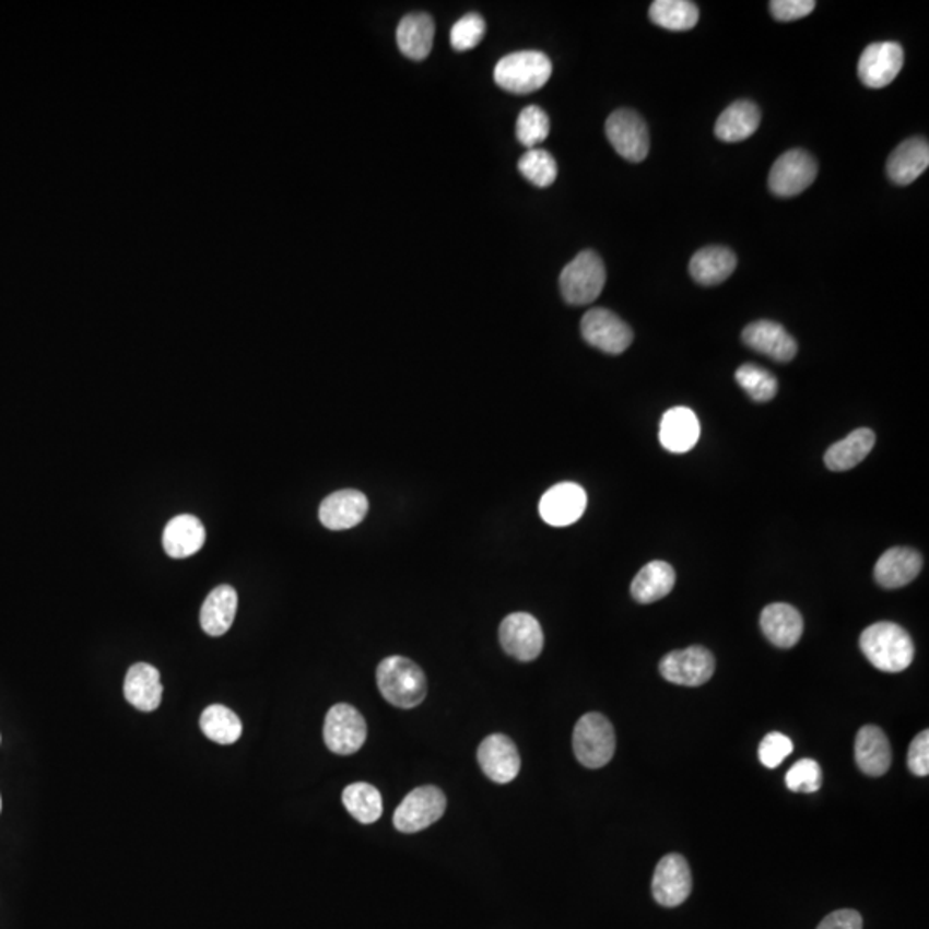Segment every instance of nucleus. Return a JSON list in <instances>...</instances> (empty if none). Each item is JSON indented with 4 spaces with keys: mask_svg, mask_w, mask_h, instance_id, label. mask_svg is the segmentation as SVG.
Instances as JSON below:
<instances>
[{
    "mask_svg": "<svg viewBox=\"0 0 929 929\" xmlns=\"http://www.w3.org/2000/svg\"><path fill=\"white\" fill-rule=\"evenodd\" d=\"M859 644L869 663L886 673H901L913 663V638L897 623L880 622L868 626Z\"/></svg>",
    "mask_w": 929,
    "mask_h": 929,
    "instance_id": "1",
    "label": "nucleus"
},
{
    "mask_svg": "<svg viewBox=\"0 0 929 929\" xmlns=\"http://www.w3.org/2000/svg\"><path fill=\"white\" fill-rule=\"evenodd\" d=\"M377 687L392 706L412 709L424 703L427 695V680L424 671L412 659L403 656H389L377 667Z\"/></svg>",
    "mask_w": 929,
    "mask_h": 929,
    "instance_id": "2",
    "label": "nucleus"
},
{
    "mask_svg": "<svg viewBox=\"0 0 929 929\" xmlns=\"http://www.w3.org/2000/svg\"><path fill=\"white\" fill-rule=\"evenodd\" d=\"M553 64L550 57L538 50L509 54L497 62L494 80L506 92L527 95L538 92L550 81Z\"/></svg>",
    "mask_w": 929,
    "mask_h": 929,
    "instance_id": "3",
    "label": "nucleus"
},
{
    "mask_svg": "<svg viewBox=\"0 0 929 929\" xmlns=\"http://www.w3.org/2000/svg\"><path fill=\"white\" fill-rule=\"evenodd\" d=\"M616 737L607 716L587 713L578 719L574 730V752L578 763L589 769L607 766L614 756Z\"/></svg>",
    "mask_w": 929,
    "mask_h": 929,
    "instance_id": "4",
    "label": "nucleus"
},
{
    "mask_svg": "<svg viewBox=\"0 0 929 929\" xmlns=\"http://www.w3.org/2000/svg\"><path fill=\"white\" fill-rule=\"evenodd\" d=\"M607 284V269L596 251L578 254L560 275V290L571 305H589L598 299Z\"/></svg>",
    "mask_w": 929,
    "mask_h": 929,
    "instance_id": "5",
    "label": "nucleus"
},
{
    "mask_svg": "<svg viewBox=\"0 0 929 929\" xmlns=\"http://www.w3.org/2000/svg\"><path fill=\"white\" fill-rule=\"evenodd\" d=\"M367 740V724L350 704H336L324 721V742L338 756H352Z\"/></svg>",
    "mask_w": 929,
    "mask_h": 929,
    "instance_id": "6",
    "label": "nucleus"
},
{
    "mask_svg": "<svg viewBox=\"0 0 929 929\" xmlns=\"http://www.w3.org/2000/svg\"><path fill=\"white\" fill-rule=\"evenodd\" d=\"M446 811V796L433 785L415 788L401 800L392 816V823L401 833H416L428 828L443 818Z\"/></svg>",
    "mask_w": 929,
    "mask_h": 929,
    "instance_id": "7",
    "label": "nucleus"
},
{
    "mask_svg": "<svg viewBox=\"0 0 929 929\" xmlns=\"http://www.w3.org/2000/svg\"><path fill=\"white\" fill-rule=\"evenodd\" d=\"M816 176L818 164L809 152L800 149L788 150L769 170V190L776 197L790 199L808 190Z\"/></svg>",
    "mask_w": 929,
    "mask_h": 929,
    "instance_id": "8",
    "label": "nucleus"
},
{
    "mask_svg": "<svg viewBox=\"0 0 929 929\" xmlns=\"http://www.w3.org/2000/svg\"><path fill=\"white\" fill-rule=\"evenodd\" d=\"M715 656L706 647L692 646L673 650L659 663V671L668 682L683 687H701L715 673Z\"/></svg>",
    "mask_w": 929,
    "mask_h": 929,
    "instance_id": "9",
    "label": "nucleus"
},
{
    "mask_svg": "<svg viewBox=\"0 0 929 929\" xmlns=\"http://www.w3.org/2000/svg\"><path fill=\"white\" fill-rule=\"evenodd\" d=\"M584 340L608 355H620L631 346L634 332L625 320L608 308H592L580 322Z\"/></svg>",
    "mask_w": 929,
    "mask_h": 929,
    "instance_id": "10",
    "label": "nucleus"
},
{
    "mask_svg": "<svg viewBox=\"0 0 929 929\" xmlns=\"http://www.w3.org/2000/svg\"><path fill=\"white\" fill-rule=\"evenodd\" d=\"M607 137L626 161L643 162L649 154V131L635 110H614L607 121Z\"/></svg>",
    "mask_w": 929,
    "mask_h": 929,
    "instance_id": "11",
    "label": "nucleus"
},
{
    "mask_svg": "<svg viewBox=\"0 0 929 929\" xmlns=\"http://www.w3.org/2000/svg\"><path fill=\"white\" fill-rule=\"evenodd\" d=\"M499 643L518 661L538 659L544 647L541 623L529 613L508 614L499 626Z\"/></svg>",
    "mask_w": 929,
    "mask_h": 929,
    "instance_id": "12",
    "label": "nucleus"
},
{
    "mask_svg": "<svg viewBox=\"0 0 929 929\" xmlns=\"http://www.w3.org/2000/svg\"><path fill=\"white\" fill-rule=\"evenodd\" d=\"M692 892V874L685 857L668 854L656 866L652 895L663 907H679Z\"/></svg>",
    "mask_w": 929,
    "mask_h": 929,
    "instance_id": "13",
    "label": "nucleus"
},
{
    "mask_svg": "<svg viewBox=\"0 0 929 929\" xmlns=\"http://www.w3.org/2000/svg\"><path fill=\"white\" fill-rule=\"evenodd\" d=\"M904 66V50L895 42L869 45L859 59V78L868 89H885Z\"/></svg>",
    "mask_w": 929,
    "mask_h": 929,
    "instance_id": "14",
    "label": "nucleus"
},
{
    "mask_svg": "<svg viewBox=\"0 0 929 929\" xmlns=\"http://www.w3.org/2000/svg\"><path fill=\"white\" fill-rule=\"evenodd\" d=\"M478 761L484 775L494 784H509L521 768L520 752L509 737L503 733L485 737L479 745Z\"/></svg>",
    "mask_w": 929,
    "mask_h": 929,
    "instance_id": "15",
    "label": "nucleus"
},
{
    "mask_svg": "<svg viewBox=\"0 0 929 929\" xmlns=\"http://www.w3.org/2000/svg\"><path fill=\"white\" fill-rule=\"evenodd\" d=\"M586 506V491L574 482H563L545 491L539 503V514L550 526L566 527L583 517Z\"/></svg>",
    "mask_w": 929,
    "mask_h": 929,
    "instance_id": "16",
    "label": "nucleus"
},
{
    "mask_svg": "<svg viewBox=\"0 0 929 929\" xmlns=\"http://www.w3.org/2000/svg\"><path fill=\"white\" fill-rule=\"evenodd\" d=\"M743 343L754 352L763 353L775 362H790L797 355V343L780 324L757 320L749 324L742 332Z\"/></svg>",
    "mask_w": 929,
    "mask_h": 929,
    "instance_id": "17",
    "label": "nucleus"
},
{
    "mask_svg": "<svg viewBox=\"0 0 929 929\" xmlns=\"http://www.w3.org/2000/svg\"><path fill=\"white\" fill-rule=\"evenodd\" d=\"M367 514V496L355 490L336 491L319 508L320 524L329 530L353 529Z\"/></svg>",
    "mask_w": 929,
    "mask_h": 929,
    "instance_id": "18",
    "label": "nucleus"
},
{
    "mask_svg": "<svg viewBox=\"0 0 929 929\" xmlns=\"http://www.w3.org/2000/svg\"><path fill=\"white\" fill-rule=\"evenodd\" d=\"M922 568V556L910 548H892L881 554L874 566V578L885 589H901L913 583Z\"/></svg>",
    "mask_w": 929,
    "mask_h": 929,
    "instance_id": "19",
    "label": "nucleus"
},
{
    "mask_svg": "<svg viewBox=\"0 0 929 929\" xmlns=\"http://www.w3.org/2000/svg\"><path fill=\"white\" fill-rule=\"evenodd\" d=\"M761 628L769 643L781 649H790L802 637L804 622L796 608L785 602H773L761 613Z\"/></svg>",
    "mask_w": 929,
    "mask_h": 929,
    "instance_id": "20",
    "label": "nucleus"
},
{
    "mask_svg": "<svg viewBox=\"0 0 929 929\" xmlns=\"http://www.w3.org/2000/svg\"><path fill=\"white\" fill-rule=\"evenodd\" d=\"M701 425L687 407L668 410L659 424V443L670 452H687L699 440Z\"/></svg>",
    "mask_w": 929,
    "mask_h": 929,
    "instance_id": "21",
    "label": "nucleus"
},
{
    "mask_svg": "<svg viewBox=\"0 0 929 929\" xmlns=\"http://www.w3.org/2000/svg\"><path fill=\"white\" fill-rule=\"evenodd\" d=\"M929 166V145L926 138L905 140L893 150L886 170L895 185L907 186L916 181Z\"/></svg>",
    "mask_w": 929,
    "mask_h": 929,
    "instance_id": "22",
    "label": "nucleus"
},
{
    "mask_svg": "<svg viewBox=\"0 0 929 929\" xmlns=\"http://www.w3.org/2000/svg\"><path fill=\"white\" fill-rule=\"evenodd\" d=\"M203 542H205V527L193 515L174 517L162 536L164 551L174 560L193 556L202 550Z\"/></svg>",
    "mask_w": 929,
    "mask_h": 929,
    "instance_id": "23",
    "label": "nucleus"
},
{
    "mask_svg": "<svg viewBox=\"0 0 929 929\" xmlns=\"http://www.w3.org/2000/svg\"><path fill=\"white\" fill-rule=\"evenodd\" d=\"M125 697L138 712H155L162 701L161 673L157 668L149 663L133 665L126 673Z\"/></svg>",
    "mask_w": 929,
    "mask_h": 929,
    "instance_id": "24",
    "label": "nucleus"
},
{
    "mask_svg": "<svg viewBox=\"0 0 929 929\" xmlns=\"http://www.w3.org/2000/svg\"><path fill=\"white\" fill-rule=\"evenodd\" d=\"M856 763L866 775H885L892 764V748L885 731L868 725L856 737Z\"/></svg>",
    "mask_w": 929,
    "mask_h": 929,
    "instance_id": "25",
    "label": "nucleus"
},
{
    "mask_svg": "<svg viewBox=\"0 0 929 929\" xmlns=\"http://www.w3.org/2000/svg\"><path fill=\"white\" fill-rule=\"evenodd\" d=\"M760 125L761 113L756 104L749 101L733 102L716 121L715 134L721 142L739 143L756 133Z\"/></svg>",
    "mask_w": 929,
    "mask_h": 929,
    "instance_id": "26",
    "label": "nucleus"
},
{
    "mask_svg": "<svg viewBox=\"0 0 929 929\" xmlns=\"http://www.w3.org/2000/svg\"><path fill=\"white\" fill-rule=\"evenodd\" d=\"M238 610V595L231 586H219L207 596L200 611V623L205 634L221 637L230 631Z\"/></svg>",
    "mask_w": 929,
    "mask_h": 929,
    "instance_id": "27",
    "label": "nucleus"
},
{
    "mask_svg": "<svg viewBox=\"0 0 929 929\" xmlns=\"http://www.w3.org/2000/svg\"><path fill=\"white\" fill-rule=\"evenodd\" d=\"M433 17L425 13H415L404 16L398 26L397 42L403 56L412 61H424L425 57L433 50L434 44Z\"/></svg>",
    "mask_w": 929,
    "mask_h": 929,
    "instance_id": "28",
    "label": "nucleus"
},
{
    "mask_svg": "<svg viewBox=\"0 0 929 929\" xmlns=\"http://www.w3.org/2000/svg\"><path fill=\"white\" fill-rule=\"evenodd\" d=\"M675 583L677 575L673 566L656 560V562L647 563L634 578L631 586L632 598L640 604H650L667 598L675 587Z\"/></svg>",
    "mask_w": 929,
    "mask_h": 929,
    "instance_id": "29",
    "label": "nucleus"
},
{
    "mask_svg": "<svg viewBox=\"0 0 929 929\" xmlns=\"http://www.w3.org/2000/svg\"><path fill=\"white\" fill-rule=\"evenodd\" d=\"M737 267V257L733 251L725 247H706L692 257V278L703 286H716L727 281Z\"/></svg>",
    "mask_w": 929,
    "mask_h": 929,
    "instance_id": "30",
    "label": "nucleus"
},
{
    "mask_svg": "<svg viewBox=\"0 0 929 929\" xmlns=\"http://www.w3.org/2000/svg\"><path fill=\"white\" fill-rule=\"evenodd\" d=\"M874 443H877V436L871 428H857L845 439L830 446L828 451L824 455V463L833 472H845V470L854 469L868 457L871 449L874 448Z\"/></svg>",
    "mask_w": 929,
    "mask_h": 929,
    "instance_id": "31",
    "label": "nucleus"
},
{
    "mask_svg": "<svg viewBox=\"0 0 929 929\" xmlns=\"http://www.w3.org/2000/svg\"><path fill=\"white\" fill-rule=\"evenodd\" d=\"M649 17L655 25L670 32H687L699 21V9L687 0H656L650 4Z\"/></svg>",
    "mask_w": 929,
    "mask_h": 929,
    "instance_id": "32",
    "label": "nucleus"
},
{
    "mask_svg": "<svg viewBox=\"0 0 929 929\" xmlns=\"http://www.w3.org/2000/svg\"><path fill=\"white\" fill-rule=\"evenodd\" d=\"M200 728L207 739L221 745L238 742L243 733L242 719L223 704H212L200 716Z\"/></svg>",
    "mask_w": 929,
    "mask_h": 929,
    "instance_id": "33",
    "label": "nucleus"
},
{
    "mask_svg": "<svg viewBox=\"0 0 929 929\" xmlns=\"http://www.w3.org/2000/svg\"><path fill=\"white\" fill-rule=\"evenodd\" d=\"M346 811L362 824L376 823L383 816V796L374 785L358 781L348 785L343 792Z\"/></svg>",
    "mask_w": 929,
    "mask_h": 929,
    "instance_id": "34",
    "label": "nucleus"
},
{
    "mask_svg": "<svg viewBox=\"0 0 929 929\" xmlns=\"http://www.w3.org/2000/svg\"><path fill=\"white\" fill-rule=\"evenodd\" d=\"M736 380L740 388L748 392L757 403L773 400L778 391V383L772 372L756 364L740 365L736 372Z\"/></svg>",
    "mask_w": 929,
    "mask_h": 929,
    "instance_id": "35",
    "label": "nucleus"
},
{
    "mask_svg": "<svg viewBox=\"0 0 929 929\" xmlns=\"http://www.w3.org/2000/svg\"><path fill=\"white\" fill-rule=\"evenodd\" d=\"M518 170L533 186L548 188L556 181L557 164L550 152L532 149L527 154L521 155L520 161H518Z\"/></svg>",
    "mask_w": 929,
    "mask_h": 929,
    "instance_id": "36",
    "label": "nucleus"
},
{
    "mask_svg": "<svg viewBox=\"0 0 929 929\" xmlns=\"http://www.w3.org/2000/svg\"><path fill=\"white\" fill-rule=\"evenodd\" d=\"M550 118L538 106H529L521 110L517 119V138L527 149H538L539 143L550 137Z\"/></svg>",
    "mask_w": 929,
    "mask_h": 929,
    "instance_id": "37",
    "label": "nucleus"
},
{
    "mask_svg": "<svg viewBox=\"0 0 929 929\" xmlns=\"http://www.w3.org/2000/svg\"><path fill=\"white\" fill-rule=\"evenodd\" d=\"M785 784L792 792H818L823 785V772L820 764L814 760H800L788 769Z\"/></svg>",
    "mask_w": 929,
    "mask_h": 929,
    "instance_id": "38",
    "label": "nucleus"
},
{
    "mask_svg": "<svg viewBox=\"0 0 929 929\" xmlns=\"http://www.w3.org/2000/svg\"><path fill=\"white\" fill-rule=\"evenodd\" d=\"M485 35V21L481 14H467V16L461 17L455 23V26L451 28V33H449V42H451L452 49L460 50H470L473 47H478L481 44L482 38Z\"/></svg>",
    "mask_w": 929,
    "mask_h": 929,
    "instance_id": "39",
    "label": "nucleus"
},
{
    "mask_svg": "<svg viewBox=\"0 0 929 929\" xmlns=\"http://www.w3.org/2000/svg\"><path fill=\"white\" fill-rule=\"evenodd\" d=\"M793 751L792 740L788 739L784 733L773 731L769 736L764 737L760 745V761L766 768L775 769L787 760Z\"/></svg>",
    "mask_w": 929,
    "mask_h": 929,
    "instance_id": "40",
    "label": "nucleus"
},
{
    "mask_svg": "<svg viewBox=\"0 0 929 929\" xmlns=\"http://www.w3.org/2000/svg\"><path fill=\"white\" fill-rule=\"evenodd\" d=\"M816 8L814 0H773L769 2V11L776 21H797L809 14Z\"/></svg>",
    "mask_w": 929,
    "mask_h": 929,
    "instance_id": "41",
    "label": "nucleus"
},
{
    "mask_svg": "<svg viewBox=\"0 0 929 929\" xmlns=\"http://www.w3.org/2000/svg\"><path fill=\"white\" fill-rule=\"evenodd\" d=\"M907 766L917 776L929 775V731L925 730L913 740L907 752Z\"/></svg>",
    "mask_w": 929,
    "mask_h": 929,
    "instance_id": "42",
    "label": "nucleus"
},
{
    "mask_svg": "<svg viewBox=\"0 0 929 929\" xmlns=\"http://www.w3.org/2000/svg\"><path fill=\"white\" fill-rule=\"evenodd\" d=\"M818 929H862V917L852 909L835 910L824 917Z\"/></svg>",
    "mask_w": 929,
    "mask_h": 929,
    "instance_id": "43",
    "label": "nucleus"
},
{
    "mask_svg": "<svg viewBox=\"0 0 929 929\" xmlns=\"http://www.w3.org/2000/svg\"><path fill=\"white\" fill-rule=\"evenodd\" d=\"M0 809H2V799H0Z\"/></svg>",
    "mask_w": 929,
    "mask_h": 929,
    "instance_id": "44",
    "label": "nucleus"
}]
</instances>
